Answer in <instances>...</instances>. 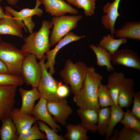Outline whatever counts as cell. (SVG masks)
Returning <instances> with one entry per match:
<instances>
[{"label":"cell","mask_w":140,"mask_h":140,"mask_svg":"<svg viewBox=\"0 0 140 140\" xmlns=\"http://www.w3.org/2000/svg\"><path fill=\"white\" fill-rule=\"evenodd\" d=\"M102 79L93 66L88 67L83 85L80 90L74 95L73 98L79 108L93 109L98 112L100 108L98 100L97 92Z\"/></svg>","instance_id":"1"},{"label":"cell","mask_w":140,"mask_h":140,"mask_svg":"<svg viewBox=\"0 0 140 140\" xmlns=\"http://www.w3.org/2000/svg\"><path fill=\"white\" fill-rule=\"evenodd\" d=\"M53 26L51 21L43 20L38 31L30 33L23 38L24 44L21 50L26 54H33L40 59L50 50L49 36Z\"/></svg>","instance_id":"2"},{"label":"cell","mask_w":140,"mask_h":140,"mask_svg":"<svg viewBox=\"0 0 140 140\" xmlns=\"http://www.w3.org/2000/svg\"><path fill=\"white\" fill-rule=\"evenodd\" d=\"M88 66L84 62L74 63L70 59L67 60L60 74L64 81L71 87L73 93L75 94L82 88L86 76Z\"/></svg>","instance_id":"3"},{"label":"cell","mask_w":140,"mask_h":140,"mask_svg":"<svg viewBox=\"0 0 140 140\" xmlns=\"http://www.w3.org/2000/svg\"><path fill=\"white\" fill-rule=\"evenodd\" d=\"M27 54L12 44L0 41V59L10 74L21 76L23 61Z\"/></svg>","instance_id":"4"},{"label":"cell","mask_w":140,"mask_h":140,"mask_svg":"<svg viewBox=\"0 0 140 140\" xmlns=\"http://www.w3.org/2000/svg\"><path fill=\"white\" fill-rule=\"evenodd\" d=\"M82 18V15H73L53 17L51 22L52 30L49 38L50 47L53 46L68 33L75 28L78 22Z\"/></svg>","instance_id":"5"},{"label":"cell","mask_w":140,"mask_h":140,"mask_svg":"<svg viewBox=\"0 0 140 140\" xmlns=\"http://www.w3.org/2000/svg\"><path fill=\"white\" fill-rule=\"evenodd\" d=\"M45 55L40 59L39 63L42 69V75L37 88L41 97L46 100L58 101L62 99L57 96V88L60 81L55 79L45 65Z\"/></svg>","instance_id":"6"},{"label":"cell","mask_w":140,"mask_h":140,"mask_svg":"<svg viewBox=\"0 0 140 140\" xmlns=\"http://www.w3.org/2000/svg\"><path fill=\"white\" fill-rule=\"evenodd\" d=\"M42 75V69L39 62L34 55L28 54L22 64L21 77L23 82L32 88L37 87Z\"/></svg>","instance_id":"7"},{"label":"cell","mask_w":140,"mask_h":140,"mask_svg":"<svg viewBox=\"0 0 140 140\" xmlns=\"http://www.w3.org/2000/svg\"><path fill=\"white\" fill-rule=\"evenodd\" d=\"M17 86H0V121L10 116L14 108Z\"/></svg>","instance_id":"8"},{"label":"cell","mask_w":140,"mask_h":140,"mask_svg":"<svg viewBox=\"0 0 140 140\" xmlns=\"http://www.w3.org/2000/svg\"><path fill=\"white\" fill-rule=\"evenodd\" d=\"M46 105L48 111L56 122L65 126L67 118L73 112L66 99H62L58 101L46 100Z\"/></svg>","instance_id":"9"},{"label":"cell","mask_w":140,"mask_h":140,"mask_svg":"<svg viewBox=\"0 0 140 140\" xmlns=\"http://www.w3.org/2000/svg\"><path fill=\"white\" fill-rule=\"evenodd\" d=\"M113 65H122L140 70V58L137 53L132 49L118 50L111 56Z\"/></svg>","instance_id":"10"},{"label":"cell","mask_w":140,"mask_h":140,"mask_svg":"<svg viewBox=\"0 0 140 140\" xmlns=\"http://www.w3.org/2000/svg\"><path fill=\"white\" fill-rule=\"evenodd\" d=\"M85 37V36H78L72 32H70L60 40L55 47L46 53L47 61L45 63L46 68L49 69V73L52 75L55 72L54 66L57 54L62 48L72 42L79 40Z\"/></svg>","instance_id":"11"},{"label":"cell","mask_w":140,"mask_h":140,"mask_svg":"<svg viewBox=\"0 0 140 140\" xmlns=\"http://www.w3.org/2000/svg\"><path fill=\"white\" fill-rule=\"evenodd\" d=\"M121 0H114L112 2H107L103 7L104 13L102 17L101 23L104 27L109 30L110 34L114 35L116 30L115 25L119 16L118 8Z\"/></svg>","instance_id":"12"},{"label":"cell","mask_w":140,"mask_h":140,"mask_svg":"<svg viewBox=\"0 0 140 140\" xmlns=\"http://www.w3.org/2000/svg\"><path fill=\"white\" fill-rule=\"evenodd\" d=\"M46 12L52 16L57 17L67 13L76 15L79 11L64 0H40Z\"/></svg>","instance_id":"13"},{"label":"cell","mask_w":140,"mask_h":140,"mask_svg":"<svg viewBox=\"0 0 140 140\" xmlns=\"http://www.w3.org/2000/svg\"><path fill=\"white\" fill-rule=\"evenodd\" d=\"M39 100L38 102L34 106L32 115L37 121L45 123L57 132L61 131L60 126L57 124L47 110L46 100L41 97Z\"/></svg>","instance_id":"14"},{"label":"cell","mask_w":140,"mask_h":140,"mask_svg":"<svg viewBox=\"0 0 140 140\" xmlns=\"http://www.w3.org/2000/svg\"><path fill=\"white\" fill-rule=\"evenodd\" d=\"M35 6L33 9L25 8L22 9L19 11H17L10 6L5 7V11L9 12L14 18L16 22L19 25L22 26L26 32L27 30L22 21L24 18L32 17L34 15L41 17L43 14V10L39 8L41 4L40 0H36Z\"/></svg>","instance_id":"15"},{"label":"cell","mask_w":140,"mask_h":140,"mask_svg":"<svg viewBox=\"0 0 140 140\" xmlns=\"http://www.w3.org/2000/svg\"><path fill=\"white\" fill-rule=\"evenodd\" d=\"M19 92L22 99L20 111L24 114L32 115L36 101L41 97L37 88L26 90L20 88Z\"/></svg>","instance_id":"16"},{"label":"cell","mask_w":140,"mask_h":140,"mask_svg":"<svg viewBox=\"0 0 140 140\" xmlns=\"http://www.w3.org/2000/svg\"><path fill=\"white\" fill-rule=\"evenodd\" d=\"M6 16L0 19V35H9L23 38L22 29L23 27L18 24L9 12L5 11Z\"/></svg>","instance_id":"17"},{"label":"cell","mask_w":140,"mask_h":140,"mask_svg":"<svg viewBox=\"0 0 140 140\" xmlns=\"http://www.w3.org/2000/svg\"><path fill=\"white\" fill-rule=\"evenodd\" d=\"M10 116L16 127L18 135L31 128L37 121L32 115L24 114L18 108L13 109Z\"/></svg>","instance_id":"18"},{"label":"cell","mask_w":140,"mask_h":140,"mask_svg":"<svg viewBox=\"0 0 140 140\" xmlns=\"http://www.w3.org/2000/svg\"><path fill=\"white\" fill-rule=\"evenodd\" d=\"M135 84L133 79L125 78L119 92L118 104L122 108H128L132 103L135 92Z\"/></svg>","instance_id":"19"},{"label":"cell","mask_w":140,"mask_h":140,"mask_svg":"<svg viewBox=\"0 0 140 140\" xmlns=\"http://www.w3.org/2000/svg\"><path fill=\"white\" fill-rule=\"evenodd\" d=\"M77 112L81 120L80 123L83 127L93 133L97 130V111L93 109L79 108Z\"/></svg>","instance_id":"20"},{"label":"cell","mask_w":140,"mask_h":140,"mask_svg":"<svg viewBox=\"0 0 140 140\" xmlns=\"http://www.w3.org/2000/svg\"><path fill=\"white\" fill-rule=\"evenodd\" d=\"M125 78L122 72L115 71L108 76L106 85L115 104H118V94Z\"/></svg>","instance_id":"21"},{"label":"cell","mask_w":140,"mask_h":140,"mask_svg":"<svg viewBox=\"0 0 140 140\" xmlns=\"http://www.w3.org/2000/svg\"><path fill=\"white\" fill-rule=\"evenodd\" d=\"M117 38H129L140 40V22H128L120 29L115 31L114 34Z\"/></svg>","instance_id":"22"},{"label":"cell","mask_w":140,"mask_h":140,"mask_svg":"<svg viewBox=\"0 0 140 140\" xmlns=\"http://www.w3.org/2000/svg\"><path fill=\"white\" fill-rule=\"evenodd\" d=\"M89 47L96 55L98 66L105 67L109 72L114 71L111 62L112 55L106 50L101 47L99 44H91Z\"/></svg>","instance_id":"23"},{"label":"cell","mask_w":140,"mask_h":140,"mask_svg":"<svg viewBox=\"0 0 140 140\" xmlns=\"http://www.w3.org/2000/svg\"><path fill=\"white\" fill-rule=\"evenodd\" d=\"M67 132L64 137L69 140H87L89 139L87 136V130L80 124H66L65 125Z\"/></svg>","instance_id":"24"},{"label":"cell","mask_w":140,"mask_h":140,"mask_svg":"<svg viewBox=\"0 0 140 140\" xmlns=\"http://www.w3.org/2000/svg\"><path fill=\"white\" fill-rule=\"evenodd\" d=\"M2 125L0 128L1 140H17L18 135L16 127L10 116L1 121Z\"/></svg>","instance_id":"25"},{"label":"cell","mask_w":140,"mask_h":140,"mask_svg":"<svg viewBox=\"0 0 140 140\" xmlns=\"http://www.w3.org/2000/svg\"><path fill=\"white\" fill-rule=\"evenodd\" d=\"M111 107V113L108 125L106 131V140H108L113 134L115 126L122 119L124 112L118 104Z\"/></svg>","instance_id":"26"},{"label":"cell","mask_w":140,"mask_h":140,"mask_svg":"<svg viewBox=\"0 0 140 140\" xmlns=\"http://www.w3.org/2000/svg\"><path fill=\"white\" fill-rule=\"evenodd\" d=\"M127 42V39H116L114 38L113 35L109 34L103 36L99 45L112 55L118 50L122 44Z\"/></svg>","instance_id":"27"},{"label":"cell","mask_w":140,"mask_h":140,"mask_svg":"<svg viewBox=\"0 0 140 140\" xmlns=\"http://www.w3.org/2000/svg\"><path fill=\"white\" fill-rule=\"evenodd\" d=\"M46 139L45 134L40 130L37 121L31 128L21 132L18 135L17 140H44Z\"/></svg>","instance_id":"28"},{"label":"cell","mask_w":140,"mask_h":140,"mask_svg":"<svg viewBox=\"0 0 140 140\" xmlns=\"http://www.w3.org/2000/svg\"><path fill=\"white\" fill-rule=\"evenodd\" d=\"M111 113V107L100 108L98 112L97 130L102 136L105 135L108 126Z\"/></svg>","instance_id":"29"},{"label":"cell","mask_w":140,"mask_h":140,"mask_svg":"<svg viewBox=\"0 0 140 140\" xmlns=\"http://www.w3.org/2000/svg\"><path fill=\"white\" fill-rule=\"evenodd\" d=\"M97 99L100 108L111 107L115 104L106 85L102 83L98 89Z\"/></svg>","instance_id":"30"},{"label":"cell","mask_w":140,"mask_h":140,"mask_svg":"<svg viewBox=\"0 0 140 140\" xmlns=\"http://www.w3.org/2000/svg\"><path fill=\"white\" fill-rule=\"evenodd\" d=\"M129 109L124 113L123 117L120 122L124 127L131 128L140 132V121Z\"/></svg>","instance_id":"31"},{"label":"cell","mask_w":140,"mask_h":140,"mask_svg":"<svg viewBox=\"0 0 140 140\" xmlns=\"http://www.w3.org/2000/svg\"><path fill=\"white\" fill-rule=\"evenodd\" d=\"M23 82L20 76L9 73H0V86L14 85L21 86Z\"/></svg>","instance_id":"32"},{"label":"cell","mask_w":140,"mask_h":140,"mask_svg":"<svg viewBox=\"0 0 140 140\" xmlns=\"http://www.w3.org/2000/svg\"><path fill=\"white\" fill-rule=\"evenodd\" d=\"M40 130L45 133L47 140H65L64 137L59 135L54 130L41 121H37Z\"/></svg>","instance_id":"33"},{"label":"cell","mask_w":140,"mask_h":140,"mask_svg":"<svg viewBox=\"0 0 140 140\" xmlns=\"http://www.w3.org/2000/svg\"><path fill=\"white\" fill-rule=\"evenodd\" d=\"M117 140H140V132L134 129L124 127L118 131Z\"/></svg>","instance_id":"34"},{"label":"cell","mask_w":140,"mask_h":140,"mask_svg":"<svg viewBox=\"0 0 140 140\" xmlns=\"http://www.w3.org/2000/svg\"><path fill=\"white\" fill-rule=\"evenodd\" d=\"M78 8L82 9L87 16L93 15L95 12L97 0H76Z\"/></svg>","instance_id":"35"},{"label":"cell","mask_w":140,"mask_h":140,"mask_svg":"<svg viewBox=\"0 0 140 140\" xmlns=\"http://www.w3.org/2000/svg\"><path fill=\"white\" fill-rule=\"evenodd\" d=\"M132 103L133 105L131 111L140 120V92L139 91L135 92Z\"/></svg>","instance_id":"36"},{"label":"cell","mask_w":140,"mask_h":140,"mask_svg":"<svg viewBox=\"0 0 140 140\" xmlns=\"http://www.w3.org/2000/svg\"><path fill=\"white\" fill-rule=\"evenodd\" d=\"M70 90L68 87L60 82L57 88L56 94L59 99H65L69 95Z\"/></svg>","instance_id":"37"},{"label":"cell","mask_w":140,"mask_h":140,"mask_svg":"<svg viewBox=\"0 0 140 140\" xmlns=\"http://www.w3.org/2000/svg\"><path fill=\"white\" fill-rule=\"evenodd\" d=\"M22 21L29 32L30 33L32 32L35 26V24L32 20V17L24 18Z\"/></svg>","instance_id":"38"},{"label":"cell","mask_w":140,"mask_h":140,"mask_svg":"<svg viewBox=\"0 0 140 140\" xmlns=\"http://www.w3.org/2000/svg\"><path fill=\"white\" fill-rule=\"evenodd\" d=\"M0 73H9L6 66L0 59Z\"/></svg>","instance_id":"39"},{"label":"cell","mask_w":140,"mask_h":140,"mask_svg":"<svg viewBox=\"0 0 140 140\" xmlns=\"http://www.w3.org/2000/svg\"><path fill=\"white\" fill-rule=\"evenodd\" d=\"M0 3V19L5 17L6 16V15L4 12L1 5Z\"/></svg>","instance_id":"40"},{"label":"cell","mask_w":140,"mask_h":140,"mask_svg":"<svg viewBox=\"0 0 140 140\" xmlns=\"http://www.w3.org/2000/svg\"><path fill=\"white\" fill-rule=\"evenodd\" d=\"M118 131L117 129L116 130L114 131V133H114V135H113L112 137L111 138L109 139H109V140H117L118 136Z\"/></svg>","instance_id":"41"},{"label":"cell","mask_w":140,"mask_h":140,"mask_svg":"<svg viewBox=\"0 0 140 140\" xmlns=\"http://www.w3.org/2000/svg\"><path fill=\"white\" fill-rule=\"evenodd\" d=\"M19 0H7L8 4L11 6H14L18 3Z\"/></svg>","instance_id":"42"},{"label":"cell","mask_w":140,"mask_h":140,"mask_svg":"<svg viewBox=\"0 0 140 140\" xmlns=\"http://www.w3.org/2000/svg\"><path fill=\"white\" fill-rule=\"evenodd\" d=\"M66 1L69 4L74 6L77 8H78L76 0H66Z\"/></svg>","instance_id":"43"},{"label":"cell","mask_w":140,"mask_h":140,"mask_svg":"<svg viewBox=\"0 0 140 140\" xmlns=\"http://www.w3.org/2000/svg\"><path fill=\"white\" fill-rule=\"evenodd\" d=\"M2 40V39L1 37H0V41Z\"/></svg>","instance_id":"44"},{"label":"cell","mask_w":140,"mask_h":140,"mask_svg":"<svg viewBox=\"0 0 140 140\" xmlns=\"http://www.w3.org/2000/svg\"><path fill=\"white\" fill-rule=\"evenodd\" d=\"M2 1V0H0V3H1V2Z\"/></svg>","instance_id":"45"}]
</instances>
